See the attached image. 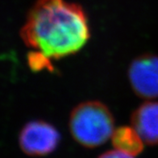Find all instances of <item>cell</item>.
<instances>
[{"mask_svg":"<svg viewBox=\"0 0 158 158\" xmlns=\"http://www.w3.org/2000/svg\"><path fill=\"white\" fill-rule=\"evenodd\" d=\"M31 53L52 60L69 56L88 41L90 28L85 11L67 0H37L20 31Z\"/></svg>","mask_w":158,"mask_h":158,"instance_id":"1","label":"cell"},{"mask_svg":"<svg viewBox=\"0 0 158 158\" xmlns=\"http://www.w3.org/2000/svg\"><path fill=\"white\" fill-rule=\"evenodd\" d=\"M69 125L74 140L89 148L106 142L115 130L113 114L106 106L98 101H86L76 106Z\"/></svg>","mask_w":158,"mask_h":158,"instance_id":"2","label":"cell"},{"mask_svg":"<svg viewBox=\"0 0 158 158\" xmlns=\"http://www.w3.org/2000/svg\"><path fill=\"white\" fill-rule=\"evenodd\" d=\"M60 140V134L53 125L44 120H32L20 130L19 145L26 155L40 157L54 152Z\"/></svg>","mask_w":158,"mask_h":158,"instance_id":"3","label":"cell"},{"mask_svg":"<svg viewBox=\"0 0 158 158\" xmlns=\"http://www.w3.org/2000/svg\"><path fill=\"white\" fill-rule=\"evenodd\" d=\"M129 79L134 90L141 98L158 97V57L144 56L131 64Z\"/></svg>","mask_w":158,"mask_h":158,"instance_id":"4","label":"cell"},{"mask_svg":"<svg viewBox=\"0 0 158 158\" xmlns=\"http://www.w3.org/2000/svg\"><path fill=\"white\" fill-rule=\"evenodd\" d=\"M132 127L148 145H158V101L142 104L134 112Z\"/></svg>","mask_w":158,"mask_h":158,"instance_id":"5","label":"cell"},{"mask_svg":"<svg viewBox=\"0 0 158 158\" xmlns=\"http://www.w3.org/2000/svg\"><path fill=\"white\" fill-rule=\"evenodd\" d=\"M112 142L118 151L136 156L143 150V140L133 127H119L113 131Z\"/></svg>","mask_w":158,"mask_h":158,"instance_id":"6","label":"cell"},{"mask_svg":"<svg viewBox=\"0 0 158 158\" xmlns=\"http://www.w3.org/2000/svg\"><path fill=\"white\" fill-rule=\"evenodd\" d=\"M98 158H135L134 156H131L128 154L118 151L117 149L115 150H110L106 152L103 153Z\"/></svg>","mask_w":158,"mask_h":158,"instance_id":"7","label":"cell"}]
</instances>
